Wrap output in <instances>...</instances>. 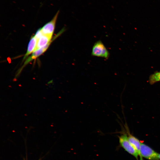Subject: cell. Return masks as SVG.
I'll return each mask as SVG.
<instances>
[{"mask_svg": "<svg viewBox=\"0 0 160 160\" xmlns=\"http://www.w3.org/2000/svg\"><path fill=\"white\" fill-rule=\"evenodd\" d=\"M118 137L120 146L126 151L138 160L139 155L136 150L129 141L127 134H123L120 136H118Z\"/></svg>", "mask_w": 160, "mask_h": 160, "instance_id": "cell-1", "label": "cell"}, {"mask_svg": "<svg viewBox=\"0 0 160 160\" xmlns=\"http://www.w3.org/2000/svg\"><path fill=\"white\" fill-rule=\"evenodd\" d=\"M91 55L92 56L108 59L109 53L106 47L101 40L95 43L92 47Z\"/></svg>", "mask_w": 160, "mask_h": 160, "instance_id": "cell-2", "label": "cell"}, {"mask_svg": "<svg viewBox=\"0 0 160 160\" xmlns=\"http://www.w3.org/2000/svg\"><path fill=\"white\" fill-rule=\"evenodd\" d=\"M141 156L149 160H159V154L151 147L143 143H141L140 148Z\"/></svg>", "mask_w": 160, "mask_h": 160, "instance_id": "cell-3", "label": "cell"}, {"mask_svg": "<svg viewBox=\"0 0 160 160\" xmlns=\"http://www.w3.org/2000/svg\"><path fill=\"white\" fill-rule=\"evenodd\" d=\"M59 12V11H58L52 19L41 28L43 34L52 36Z\"/></svg>", "mask_w": 160, "mask_h": 160, "instance_id": "cell-4", "label": "cell"}, {"mask_svg": "<svg viewBox=\"0 0 160 160\" xmlns=\"http://www.w3.org/2000/svg\"><path fill=\"white\" fill-rule=\"evenodd\" d=\"M55 38H54L46 46L41 48L37 49L34 51L31 54V55L28 57L25 61L24 65L20 70V72L21 70L26 65L31 61L37 58L40 56L42 55L47 49L52 41L55 39Z\"/></svg>", "mask_w": 160, "mask_h": 160, "instance_id": "cell-5", "label": "cell"}, {"mask_svg": "<svg viewBox=\"0 0 160 160\" xmlns=\"http://www.w3.org/2000/svg\"><path fill=\"white\" fill-rule=\"evenodd\" d=\"M127 130L128 138L129 141L137 151L140 157V160H143V157L141 156L140 153V148L141 143L137 138L131 135L129 132V131L127 129Z\"/></svg>", "mask_w": 160, "mask_h": 160, "instance_id": "cell-6", "label": "cell"}, {"mask_svg": "<svg viewBox=\"0 0 160 160\" xmlns=\"http://www.w3.org/2000/svg\"><path fill=\"white\" fill-rule=\"evenodd\" d=\"M38 40L35 35L31 37L28 43L27 51L24 55L23 60L26 59L28 56L36 50L37 47Z\"/></svg>", "mask_w": 160, "mask_h": 160, "instance_id": "cell-7", "label": "cell"}, {"mask_svg": "<svg viewBox=\"0 0 160 160\" xmlns=\"http://www.w3.org/2000/svg\"><path fill=\"white\" fill-rule=\"evenodd\" d=\"M52 38V36L43 34L38 40L36 50L46 46L51 41Z\"/></svg>", "mask_w": 160, "mask_h": 160, "instance_id": "cell-8", "label": "cell"}, {"mask_svg": "<svg viewBox=\"0 0 160 160\" xmlns=\"http://www.w3.org/2000/svg\"><path fill=\"white\" fill-rule=\"evenodd\" d=\"M160 81V71L154 73L149 78V82L151 84Z\"/></svg>", "mask_w": 160, "mask_h": 160, "instance_id": "cell-9", "label": "cell"}, {"mask_svg": "<svg viewBox=\"0 0 160 160\" xmlns=\"http://www.w3.org/2000/svg\"><path fill=\"white\" fill-rule=\"evenodd\" d=\"M159 159H160V154H159Z\"/></svg>", "mask_w": 160, "mask_h": 160, "instance_id": "cell-10", "label": "cell"}]
</instances>
